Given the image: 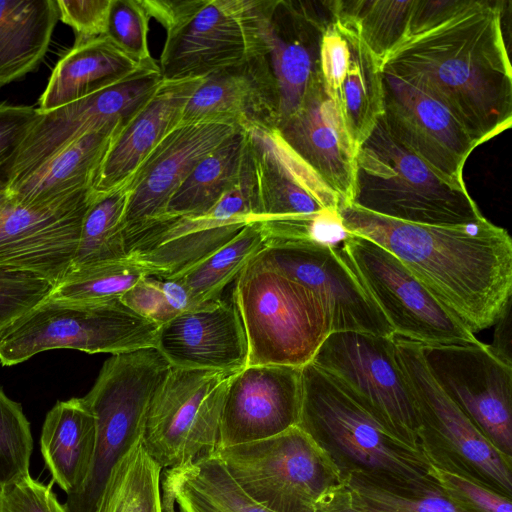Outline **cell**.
<instances>
[{"instance_id": "obj_14", "label": "cell", "mask_w": 512, "mask_h": 512, "mask_svg": "<svg viewBox=\"0 0 512 512\" xmlns=\"http://www.w3.org/2000/svg\"><path fill=\"white\" fill-rule=\"evenodd\" d=\"M162 81L154 60L79 100L48 112L38 111L21 144L0 169V179L8 187L82 135L110 124L124 126Z\"/></svg>"}, {"instance_id": "obj_41", "label": "cell", "mask_w": 512, "mask_h": 512, "mask_svg": "<svg viewBox=\"0 0 512 512\" xmlns=\"http://www.w3.org/2000/svg\"><path fill=\"white\" fill-rule=\"evenodd\" d=\"M33 437L21 405L0 387V489L30 475Z\"/></svg>"}, {"instance_id": "obj_46", "label": "cell", "mask_w": 512, "mask_h": 512, "mask_svg": "<svg viewBox=\"0 0 512 512\" xmlns=\"http://www.w3.org/2000/svg\"><path fill=\"white\" fill-rule=\"evenodd\" d=\"M112 0H56L59 20L70 26L75 42L106 35Z\"/></svg>"}, {"instance_id": "obj_28", "label": "cell", "mask_w": 512, "mask_h": 512, "mask_svg": "<svg viewBox=\"0 0 512 512\" xmlns=\"http://www.w3.org/2000/svg\"><path fill=\"white\" fill-rule=\"evenodd\" d=\"M204 77L164 79L120 129L92 190L106 193L126 186L153 149L181 123L183 111Z\"/></svg>"}, {"instance_id": "obj_22", "label": "cell", "mask_w": 512, "mask_h": 512, "mask_svg": "<svg viewBox=\"0 0 512 512\" xmlns=\"http://www.w3.org/2000/svg\"><path fill=\"white\" fill-rule=\"evenodd\" d=\"M154 347L176 368L235 374L248 362L245 330L232 294L177 314L159 327Z\"/></svg>"}, {"instance_id": "obj_45", "label": "cell", "mask_w": 512, "mask_h": 512, "mask_svg": "<svg viewBox=\"0 0 512 512\" xmlns=\"http://www.w3.org/2000/svg\"><path fill=\"white\" fill-rule=\"evenodd\" d=\"M53 287L34 275L0 269V332L45 300Z\"/></svg>"}, {"instance_id": "obj_25", "label": "cell", "mask_w": 512, "mask_h": 512, "mask_svg": "<svg viewBox=\"0 0 512 512\" xmlns=\"http://www.w3.org/2000/svg\"><path fill=\"white\" fill-rule=\"evenodd\" d=\"M247 134L258 190L259 213L254 221L339 209L337 194L285 143L276 128H256Z\"/></svg>"}, {"instance_id": "obj_26", "label": "cell", "mask_w": 512, "mask_h": 512, "mask_svg": "<svg viewBox=\"0 0 512 512\" xmlns=\"http://www.w3.org/2000/svg\"><path fill=\"white\" fill-rule=\"evenodd\" d=\"M249 221L165 214L127 242V258L147 275L175 278L232 240Z\"/></svg>"}, {"instance_id": "obj_3", "label": "cell", "mask_w": 512, "mask_h": 512, "mask_svg": "<svg viewBox=\"0 0 512 512\" xmlns=\"http://www.w3.org/2000/svg\"><path fill=\"white\" fill-rule=\"evenodd\" d=\"M327 454L341 477L405 495L440 490L424 453L405 442L312 362L302 367L297 424Z\"/></svg>"}, {"instance_id": "obj_36", "label": "cell", "mask_w": 512, "mask_h": 512, "mask_svg": "<svg viewBox=\"0 0 512 512\" xmlns=\"http://www.w3.org/2000/svg\"><path fill=\"white\" fill-rule=\"evenodd\" d=\"M264 247L259 224L251 222L232 240L179 276L189 291L191 308L220 299L226 286L235 282Z\"/></svg>"}, {"instance_id": "obj_55", "label": "cell", "mask_w": 512, "mask_h": 512, "mask_svg": "<svg viewBox=\"0 0 512 512\" xmlns=\"http://www.w3.org/2000/svg\"><path fill=\"white\" fill-rule=\"evenodd\" d=\"M164 512H174V510L173 509H166V510H164Z\"/></svg>"}, {"instance_id": "obj_44", "label": "cell", "mask_w": 512, "mask_h": 512, "mask_svg": "<svg viewBox=\"0 0 512 512\" xmlns=\"http://www.w3.org/2000/svg\"><path fill=\"white\" fill-rule=\"evenodd\" d=\"M429 476L444 495L466 512H512L511 498L461 474L429 465Z\"/></svg>"}, {"instance_id": "obj_52", "label": "cell", "mask_w": 512, "mask_h": 512, "mask_svg": "<svg viewBox=\"0 0 512 512\" xmlns=\"http://www.w3.org/2000/svg\"><path fill=\"white\" fill-rule=\"evenodd\" d=\"M157 281L167 301L178 314L191 309L189 291L179 277L157 278Z\"/></svg>"}, {"instance_id": "obj_27", "label": "cell", "mask_w": 512, "mask_h": 512, "mask_svg": "<svg viewBox=\"0 0 512 512\" xmlns=\"http://www.w3.org/2000/svg\"><path fill=\"white\" fill-rule=\"evenodd\" d=\"M276 129L337 194L341 204L351 202L356 154L321 80L310 89L298 110Z\"/></svg>"}, {"instance_id": "obj_10", "label": "cell", "mask_w": 512, "mask_h": 512, "mask_svg": "<svg viewBox=\"0 0 512 512\" xmlns=\"http://www.w3.org/2000/svg\"><path fill=\"white\" fill-rule=\"evenodd\" d=\"M393 340L414 395L421 422L420 444L430 464L511 498L512 458L497 450L437 384L425 363L421 343L397 335Z\"/></svg>"}, {"instance_id": "obj_9", "label": "cell", "mask_w": 512, "mask_h": 512, "mask_svg": "<svg viewBox=\"0 0 512 512\" xmlns=\"http://www.w3.org/2000/svg\"><path fill=\"white\" fill-rule=\"evenodd\" d=\"M214 453L238 486L273 512H315L344 485L327 454L298 425Z\"/></svg>"}, {"instance_id": "obj_38", "label": "cell", "mask_w": 512, "mask_h": 512, "mask_svg": "<svg viewBox=\"0 0 512 512\" xmlns=\"http://www.w3.org/2000/svg\"><path fill=\"white\" fill-rule=\"evenodd\" d=\"M331 13L350 22L379 60L408 36L414 0H331Z\"/></svg>"}, {"instance_id": "obj_7", "label": "cell", "mask_w": 512, "mask_h": 512, "mask_svg": "<svg viewBox=\"0 0 512 512\" xmlns=\"http://www.w3.org/2000/svg\"><path fill=\"white\" fill-rule=\"evenodd\" d=\"M232 296L247 339V365L303 367L331 333L318 296L256 257L235 280Z\"/></svg>"}, {"instance_id": "obj_40", "label": "cell", "mask_w": 512, "mask_h": 512, "mask_svg": "<svg viewBox=\"0 0 512 512\" xmlns=\"http://www.w3.org/2000/svg\"><path fill=\"white\" fill-rule=\"evenodd\" d=\"M256 222L260 226L265 246L318 243L339 248L351 236L343 225L339 209L262 218Z\"/></svg>"}, {"instance_id": "obj_16", "label": "cell", "mask_w": 512, "mask_h": 512, "mask_svg": "<svg viewBox=\"0 0 512 512\" xmlns=\"http://www.w3.org/2000/svg\"><path fill=\"white\" fill-rule=\"evenodd\" d=\"M431 375L480 432L512 458V366L488 347L424 345Z\"/></svg>"}, {"instance_id": "obj_48", "label": "cell", "mask_w": 512, "mask_h": 512, "mask_svg": "<svg viewBox=\"0 0 512 512\" xmlns=\"http://www.w3.org/2000/svg\"><path fill=\"white\" fill-rule=\"evenodd\" d=\"M119 299L133 312L159 326L178 314L167 301L157 278L153 276H144Z\"/></svg>"}, {"instance_id": "obj_35", "label": "cell", "mask_w": 512, "mask_h": 512, "mask_svg": "<svg viewBox=\"0 0 512 512\" xmlns=\"http://www.w3.org/2000/svg\"><path fill=\"white\" fill-rule=\"evenodd\" d=\"M162 470L137 441L111 470L95 512H164Z\"/></svg>"}, {"instance_id": "obj_4", "label": "cell", "mask_w": 512, "mask_h": 512, "mask_svg": "<svg viewBox=\"0 0 512 512\" xmlns=\"http://www.w3.org/2000/svg\"><path fill=\"white\" fill-rule=\"evenodd\" d=\"M166 30L164 79L206 77L268 54L276 0H142Z\"/></svg>"}, {"instance_id": "obj_34", "label": "cell", "mask_w": 512, "mask_h": 512, "mask_svg": "<svg viewBox=\"0 0 512 512\" xmlns=\"http://www.w3.org/2000/svg\"><path fill=\"white\" fill-rule=\"evenodd\" d=\"M248 147V134L237 131L201 160L170 199L166 214L202 216L238 177Z\"/></svg>"}, {"instance_id": "obj_21", "label": "cell", "mask_w": 512, "mask_h": 512, "mask_svg": "<svg viewBox=\"0 0 512 512\" xmlns=\"http://www.w3.org/2000/svg\"><path fill=\"white\" fill-rule=\"evenodd\" d=\"M302 367L247 365L225 393L217 449L258 441L296 426Z\"/></svg>"}, {"instance_id": "obj_53", "label": "cell", "mask_w": 512, "mask_h": 512, "mask_svg": "<svg viewBox=\"0 0 512 512\" xmlns=\"http://www.w3.org/2000/svg\"><path fill=\"white\" fill-rule=\"evenodd\" d=\"M315 512H364L353 505L349 492L345 485L338 488L325 499L316 508Z\"/></svg>"}, {"instance_id": "obj_19", "label": "cell", "mask_w": 512, "mask_h": 512, "mask_svg": "<svg viewBox=\"0 0 512 512\" xmlns=\"http://www.w3.org/2000/svg\"><path fill=\"white\" fill-rule=\"evenodd\" d=\"M320 77L356 154L383 114L381 64L355 27L332 13L322 35Z\"/></svg>"}, {"instance_id": "obj_47", "label": "cell", "mask_w": 512, "mask_h": 512, "mask_svg": "<svg viewBox=\"0 0 512 512\" xmlns=\"http://www.w3.org/2000/svg\"><path fill=\"white\" fill-rule=\"evenodd\" d=\"M0 512H68L52 485H45L31 475L0 489Z\"/></svg>"}, {"instance_id": "obj_23", "label": "cell", "mask_w": 512, "mask_h": 512, "mask_svg": "<svg viewBox=\"0 0 512 512\" xmlns=\"http://www.w3.org/2000/svg\"><path fill=\"white\" fill-rule=\"evenodd\" d=\"M318 3L276 0L267 58L279 95L277 126L298 110L310 89L321 80V41L331 12L327 1H322L320 8Z\"/></svg>"}, {"instance_id": "obj_15", "label": "cell", "mask_w": 512, "mask_h": 512, "mask_svg": "<svg viewBox=\"0 0 512 512\" xmlns=\"http://www.w3.org/2000/svg\"><path fill=\"white\" fill-rule=\"evenodd\" d=\"M91 199L92 189L37 204L11 198L0 212V269L58 284L72 266Z\"/></svg>"}, {"instance_id": "obj_2", "label": "cell", "mask_w": 512, "mask_h": 512, "mask_svg": "<svg viewBox=\"0 0 512 512\" xmlns=\"http://www.w3.org/2000/svg\"><path fill=\"white\" fill-rule=\"evenodd\" d=\"M344 227L392 253L473 334L491 327L512 293V241L486 218L463 225L403 222L342 203Z\"/></svg>"}, {"instance_id": "obj_12", "label": "cell", "mask_w": 512, "mask_h": 512, "mask_svg": "<svg viewBox=\"0 0 512 512\" xmlns=\"http://www.w3.org/2000/svg\"><path fill=\"white\" fill-rule=\"evenodd\" d=\"M394 335L424 345L482 342L392 253L358 235L338 248Z\"/></svg>"}, {"instance_id": "obj_42", "label": "cell", "mask_w": 512, "mask_h": 512, "mask_svg": "<svg viewBox=\"0 0 512 512\" xmlns=\"http://www.w3.org/2000/svg\"><path fill=\"white\" fill-rule=\"evenodd\" d=\"M344 485L353 505L364 512H466L441 490L421 495L397 494L349 476Z\"/></svg>"}, {"instance_id": "obj_17", "label": "cell", "mask_w": 512, "mask_h": 512, "mask_svg": "<svg viewBox=\"0 0 512 512\" xmlns=\"http://www.w3.org/2000/svg\"><path fill=\"white\" fill-rule=\"evenodd\" d=\"M256 258L314 292L328 314L331 333L394 335L338 248L318 243L265 246Z\"/></svg>"}, {"instance_id": "obj_43", "label": "cell", "mask_w": 512, "mask_h": 512, "mask_svg": "<svg viewBox=\"0 0 512 512\" xmlns=\"http://www.w3.org/2000/svg\"><path fill=\"white\" fill-rule=\"evenodd\" d=\"M149 20L142 0H112L106 36L134 61L149 63Z\"/></svg>"}, {"instance_id": "obj_37", "label": "cell", "mask_w": 512, "mask_h": 512, "mask_svg": "<svg viewBox=\"0 0 512 512\" xmlns=\"http://www.w3.org/2000/svg\"><path fill=\"white\" fill-rule=\"evenodd\" d=\"M128 197L125 186L106 193L92 190L70 269L127 258L123 219Z\"/></svg>"}, {"instance_id": "obj_31", "label": "cell", "mask_w": 512, "mask_h": 512, "mask_svg": "<svg viewBox=\"0 0 512 512\" xmlns=\"http://www.w3.org/2000/svg\"><path fill=\"white\" fill-rule=\"evenodd\" d=\"M96 422L81 398L58 401L46 414L40 450L54 482L67 497L83 486L93 460Z\"/></svg>"}, {"instance_id": "obj_29", "label": "cell", "mask_w": 512, "mask_h": 512, "mask_svg": "<svg viewBox=\"0 0 512 512\" xmlns=\"http://www.w3.org/2000/svg\"><path fill=\"white\" fill-rule=\"evenodd\" d=\"M122 124H110L75 139L8 189L21 204L51 201L92 189L96 176Z\"/></svg>"}, {"instance_id": "obj_51", "label": "cell", "mask_w": 512, "mask_h": 512, "mask_svg": "<svg viewBox=\"0 0 512 512\" xmlns=\"http://www.w3.org/2000/svg\"><path fill=\"white\" fill-rule=\"evenodd\" d=\"M511 300L495 321L496 329L493 343L488 345L490 350L504 363L512 366L511 360Z\"/></svg>"}, {"instance_id": "obj_50", "label": "cell", "mask_w": 512, "mask_h": 512, "mask_svg": "<svg viewBox=\"0 0 512 512\" xmlns=\"http://www.w3.org/2000/svg\"><path fill=\"white\" fill-rule=\"evenodd\" d=\"M463 3L464 0H414L408 36L436 26L451 16Z\"/></svg>"}, {"instance_id": "obj_24", "label": "cell", "mask_w": 512, "mask_h": 512, "mask_svg": "<svg viewBox=\"0 0 512 512\" xmlns=\"http://www.w3.org/2000/svg\"><path fill=\"white\" fill-rule=\"evenodd\" d=\"M278 105V89L266 55L204 77L180 124L220 123L245 133L276 128Z\"/></svg>"}, {"instance_id": "obj_18", "label": "cell", "mask_w": 512, "mask_h": 512, "mask_svg": "<svg viewBox=\"0 0 512 512\" xmlns=\"http://www.w3.org/2000/svg\"><path fill=\"white\" fill-rule=\"evenodd\" d=\"M382 120L402 145L442 174L464 182L463 168L478 146L463 124L431 94L381 69Z\"/></svg>"}, {"instance_id": "obj_1", "label": "cell", "mask_w": 512, "mask_h": 512, "mask_svg": "<svg viewBox=\"0 0 512 512\" xmlns=\"http://www.w3.org/2000/svg\"><path fill=\"white\" fill-rule=\"evenodd\" d=\"M501 4L464 0L441 23L406 37L381 63V69L439 100L478 145L512 122V69Z\"/></svg>"}, {"instance_id": "obj_20", "label": "cell", "mask_w": 512, "mask_h": 512, "mask_svg": "<svg viewBox=\"0 0 512 512\" xmlns=\"http://www.w3.org/2000/svg\"><path fill=\"white\" fill-rule=\"evenodd\" d=\"M220 123L180 124L153 149L126 184L124 214L127 242L166 214L168 203L196 165L236 133Z\"/></svg>"}, {"instance_id": "obj_33", "label": "cell", "mask_w": 512, "mask_h": 512, "mask_svg": "<svg viewBox=\"0 0 512 512\" xmlns=\"http://www.w3.org/2000/svg\"><path fill=\"white\" fill-rule=\"evenodd\" d=\"M58 20L56 0H0V89L39 67Z\"/></svg>"}, {"instance_id": "obj_39", "label": "cell", "mask_w": 512, "mask_h": 512, "mask_svg": "<svg viewBox=\"0 0 512 512\" xmlns=\"http://www.w3.org/2000/svg\"><path fill=\"white\" fill-rule=\"evenodd\" d=\"M146 275L140 265L128 258L70 269L50 296L78 302L117 299Z\"/></svg>"}, {"instance_id": "obj_5", "label": "cell", "mask_w": 512, "mask_h": 512, "mask_svg": "<svg viewBox=\"0 0 512 512\" xmlns=\"http://www.w3.org/2000/svg\"><path fill=\"white\" fill-rule=\"evenodd\" d=\"M349 203L415 224L452 226L484 219L465 183L437 171L402 145L382 117L356 153Z\"/></svg>"}, {"instance_id": "obj_6", "label": "cell", "mask_w": 512, "mask_h": 512, "mask_svg": "<svg viewBox=\"0 0 512 512\" xmlns=\"http://www.w3.org/2000/svg\"><path fill=\"white\" fill-rule=\"evenodd\" d=\"M171 365L155 348L112 355L83 397L96 422L92 464L81 489L67 497L68 512H95L111 470L143 439L151 403Z\"/></svg>"}, {"instance_id": "obj_30", "label": "cell", "mask_w": 512, "mask_h": 512, "mask_svg": "<svg viewBox=\"0 0 512 512\" xmlns=\"http://www.w3.org/2000/svg\"><path fill=\"white\" fill-rule=\"evenodd\" d=\"M144 64L131 59L106 35L74 42L54 66L37 109L48 112L65 106L128 76Z\"/></svg>"}, {"instance_id": "obj_32", "label": "cell", "mask_w": 512, "mask_h": 512, "mask_svg": "<svg viewBox=\"0 0 512 512\" xmlns=\"http://www.w3.org/2000/svg\"><path fill=\"white\" fill-rule=\"evenodd\" d=\"M161 494L163 510L174 512H273L238 486L215 453L166 469Z\"/></svg>"}, {"instance_id": "obj_8", "label": "cell", "mask_w": 512, "mask_h": 512, "mask_svg": "<svg viewBox=\"0 0 512 512\" xmlns=\"http://www.w3.org/2000/svg\"><path fill=\"white\" fill-rule=\"evenodd\" d=\"M159 327L119 298L78 302L49 295L0 332V363L13 366L55 349L115 355L154 347Z\"/></svg>"}, {"instance_id": "obj_11", "label": "cell", "mask_w": 512, "mask_h": 512, "mask_svg": "<svg viewBox=\"0 0 512 512\" xmlns=\"http://www.w3.org/2000/svg\"><path fill=\"white\" fill-rule=\"evenodd\" d=\"M311 362L388 430L422 451L418 409L398 362L393 336L334 332Z\"/></svg>"}, {"instance_id": "obj_54", "label": "cell", "mask_w": 512, "mask_h": 512, "mask_svg": "<svg viewBox=\"0 0 512 512\" xmlns=\"http://www.w3.org/2000/svg\"><path fill=\"white\" fill-rule=\"evenodd\" d=\"M11 199V193L7 185L0 179V212Z\"/></svg>"}, {"instance_id": "obj_49", "label": "cell", "mask_w": 512, "mask_h": 512, "mask_svg": "<svg viewBox=\"0 0 512 512\" xmlns=\"http://www.w3.org/2000/svg\"><path fill=\"white\" fill-rule=\"evenodd\" d=\"M38 115L33 106L0 103V169L11 158Z\"/></svg>"}, {"instance_id": "obj_13", "label": "cell", "mask_w": 512, "mask_h": 512, "mask_svg": "<svg viewBox=\"0 0 512 512\" xmlns=\"http://www.w3.org/2000/svg\"><path fill=\"white\" fill-rule=\"evenodd\" d=\"M233 374L171 367L149 408L143 445L163 468L190 464L217 449Z\"/></svg>"}]
</instances>
